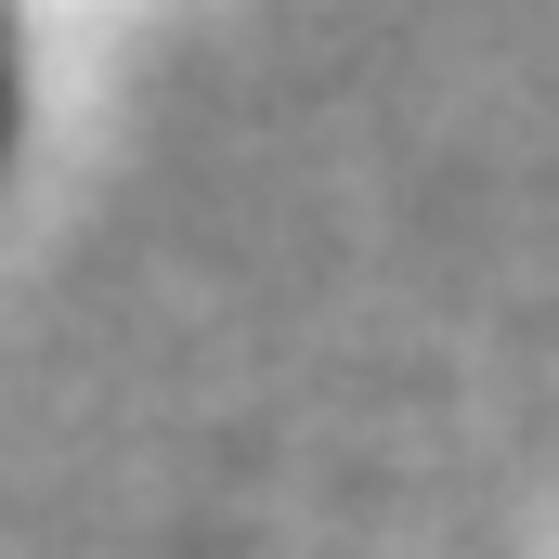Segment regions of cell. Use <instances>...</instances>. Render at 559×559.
<instances>
[{"label": "cell", "instance_id": "6da1fadb", "mask_svg": "<svg viewBox=\"0 0 559 559\" xmlns=\"http://www.w3.org/2000/svg\"><path fill=\"white\" fill-rule=\"evenodd\" d=\"M13 105H26V79H13V26H0V156H13Z\"/></svg>", "mask_w": 559, "mask_h": 559}]
</instances>
